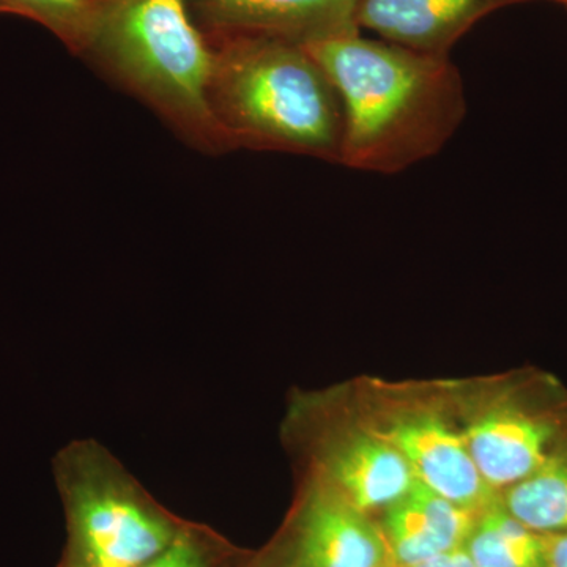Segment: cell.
<instances>
[{
    "mask_svg": "<svg viewBox=\"0 0 567 567\" xmlns=\"http://www.w3.org/2000/svg\"><path fill=\"white\" fill-rule=\"evenodd\" d=\"M342 104L339 164L398 174L436 155L466 115L465 85L445 55L341 33L303 44Z\"/></svg>",
    "mask_w": 567,
    "mask_h": 567,
    "instance_id": "cell-1",
    "label": "cell"
},
{
    "mask_svg": "<svg viewBox=\"0 0 567 567\" xmlns=\"http://www.w3.org/2000/svg\"><path fill=\"white\" fill-rule=\"evenodd\" d=\"M87 55L208 151L234 148L210 102L215 47L189 0H92Z\"/></svg>",
    "mask_w": 567,
    "mask_h": 567,
    "instance_id": "cell-2",
    "label": "cell"
},
{
    "mask_svg": "<svg viewBox=\"0 0 567 567\" xmlns=\"http://www.w3.org/2000/svg\"><path fill=\"white\" fill-rule=\"evenodd\" d=\"M210 102L233 147L339 163L342 104L303 44L274 37L216 40Z\"/></svg>",
    "mask_w": 567,
    "mask_h": 567,
    "instance_id": "cell-3",
    "label": "cell"
},
{
    "mask_svg": "<svg viewBox=\"0 0 567 567\" xmlns=\"http://www.w3.org/2000/svg\"><path fill=\"white\" fill-rule=\"evenodd\" d=\"M61 466L66 555L82 567H140L181 529L183 520L111 470L84 475L63 462Z\"/></svg>",
    "mask_w": 567,
    "mask_h": 567,
    "instance_id": "cell-4",
    "label": "cell"
},
{
    "mask_svg": "<svg viewBox=\"0 0 567 567\" xmlns=\"http://www.w3.org/2000/svg\"><path fill=\"white\" fill-rule=\"evenodd\" d=\"M360 0H189L200 31L215 40L229 37H274L306 44L360 32Z\"/></svg>",
    "mask_w": 567,
    "mask_h": 567,
    "instance_id": "cell-5",
    "label": "cell"
},
{
    "mask_svg": "<svg viewBox=\"0 0 567 567\" xmlns=\"http://www.w3.org/2000/svg\"><path fill=\"white\" fill-rule=\"evenodd\" d=\"M374 434L404 454L417 483L454 505L483 513L498 502L494 488L477 472L464 436L439 416L404 417Z\"/></svg>",
    "mask_w": 567,
    "mask_h": 567,
    "instance_id": "cell-6",
    "label": "cell"
},
{
    "mask_svg": "<svg viewBox=\"0 0 567 567\" xmlns=\"http://www.w3.org/2000/svg\"><path fill=\"white\" fill-rule=\"evenodd\" d=\"M558 432L557 421L546 413L506 404L477 417L462 436L484 483L494 491H506L557 453Z\"/></svg>",
    "mask_w": 567,
    "mask_h": 567,
    "instance_id": "cell-7",
    "label": "cell"
},
{
    "mask_svg": "<svg viewBox=\"0 0 567 567\" xmlns=\"http://www.w3.org/2000/svg\"><path fill=\"white\" fill-rule=\"evenodd\" d=\"M287 567H390L383 532L336 491L309 498L300 518Z\"/></svg>",
    "mask_w": 567,
    "mask_h": 567,
    "instance_id": "cell-8",
    "label": "cell"
},
{
    "mask_svg": "<svg viewBox=\"0 0 567 567\" xmlns=\"http://www.w3.org/2000/svg\"><path fill=\"white\" fill-rule=\"evenodd\" d=\"M499 0H360L358 29L379 33L383 41L445 55L454 43Z\"/></svg>",
    "mask_w": 567,
    "mask_h": 567,
    "instance_id": "cell-9",
    "label": "cell"
},
{
    "mask_svg": "<svg viewBox=\"0 0 567 567\" xmlns=\"http://www.w3.org/2000/svg\"><path fill=\"white\" fill-rule=\"evenodd\" d=\"M480 514L416 481L404 498L386 509L382 532L391 565L409 567L465 547Z\"/></svg>",
    "mask_w": 567,
    "mask_h": 567,
    "instance_id": "cell-10",
    "label": "cell"
},
{
    "mask_svg": "<svg viewBox=\"0 0 567 567\" xmlns=\"http://www.w3.org/2000/svg\"><path fill=\"white\" fill-rule=\"evenodd\" d=\"M328 470L334 491L363 514L388 509L416 483L404 454L375 434L350 439L334 451Z\"/></svg>",
    "mask_w": 567,
    "mask_h": 567,
    "instance_id": "cell-11",
    "label": "cell"
},
{
    "mask_svg": "<svg viewBox=\"0 0 567 567\" xmlns=\"http://www.w3.org/2000/svg\"><path fill=\"white\" fill-rule=\"evenodd\" d=\"M465 548L475 567H548L544 536L511 516L502 498L480 514Z\"/></svg>",
    "mask_w": 567,
    "mask_h": 567,
    "instance_id": "cell-12",
    "label": "cell"
},
{
    "mask_svg": "<svg viewBox=\"0 0 567 567\" xmlns=\"http://www.w3.org/2000/svg\"><path fill=\"white\" fill-rule=\"evenodd\" d=\"M502 505L537 535L567 533V453H555L520 483L506 488Z\"/></svg>",
    "mask_w": 567,
    "mask_h": 567,
    "instance_id": "cell-13",
    "label": "cell"
},
{
    "mask_svg": "<svg viewBox=\"0 0 567 567\" xmlns=\"http://www.w3.org/2000/svg\"><path fill=\"white\" fill-rule=\"evenodd\" d=\"M92 0H0V17L24 18L47 29L74 54H82Z\"/></svg>",
    "mask_w": 567,
    "mask_h": 567,
    "instance_id": "cell-14",
    "label": "cell"
},
{
    "mask_svg": "<svg viewBox=\"0 0 567 567\" xmlns=\"http://www.w3.org/2000/svg\"><path fill=\"white\" fill-rule=\"evenodd\" d=\"M235 555L213 529L183 522L169 546L140 567H233Z\"/></svg>",
    "mask_w": 567,
    "mask_h": 567,
    "instance_id": "cell-15",
    "label": "cell"
},
{
    "mask_svg": "<svg viewBox=\"0 0 567 567\" xmlns=\"http://www.w3.org/2000/svg\"><path fill=\"white\" fill-rule=\"evenodd\" d=\"M548 567H567V533L543 535Z\"/></svg>",
    "mask_w": 567,
    "mask_h": 567,
    "instance_id": "cell-16",
    "label": "cell"
},
{
    "mask_svg": "<svg viewBox=\"0 0 567 567\" xmlns=\"http://www.w3.org/2000/svg\"><path fill=\"white\" fill-rule=\"evenodd\" d=\"M409 567H475V565H473L466 548L461 547Z\"/></svg>",
    "mask_w": 567,
    "mask_h": 567,
    "instance_id": "cell-17",
    "label": "cell"
},
{
    "mask_svg": "<svg viewBox=\"0 0 567 567\" xmlns=\"http://www.w3.org/2000/svg\"><path fill=\"white\" fill-rule=\"evenodd\" d=\"M59 567H82L80 563L76 561V559L71 558L70 555L65 554V557H63L61 566Z\"/></svg>",
    "mask_w": 567,
    "mask_h": 567,
    "instance_id": "cell-18",
    "label": "cell"
},
{
    "mask_svg": "<svg viewBox=\"0 0 567 567\" xmlns=\"http://www.w3.org/2000/svg\"><path fill=\"white\" fill-rule=\"evenodd\" d=\"M279 567H287V566H286V563H284V565H282V566H279Z\"/></svg>",
    "mask_w": 567,
    "mask_h": 567,
    "instance_id": "cell-19",
    "label": "cell"
},
{
    "mask_svg": "<svg viewBox=\"0 0 567 567\" xmlns=\"http://www.w3.org/2000/svg\"><path fill=\"white\" fill-rule=\"evenodd\" d=\"M390 567H393V566H390Z\"/></svg>",
    "mask_w": 567,
    "mask_h": 567,
    "instance_id": "cell-20",
    "label": "cell"
},
{
    "mask_svg": "<svg viewBox=\"0 0 567 567\" xmlns=\"http://www.w3.org/2000/svg\"><path fill=\"white\" fill-rule=\"evenodd\" d=\"M566 2H567V0H566Z\"/></svg>",
    "mask_w": 567,
    "mask_h": 567,
    "instance_id": "cell-21",
    "label": "cell"
}]
</instances>
